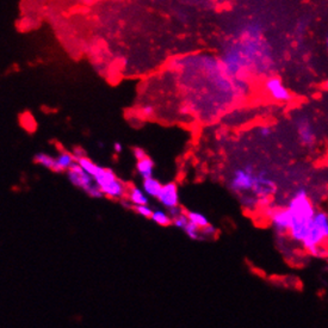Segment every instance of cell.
Masks as SVG:
<instances>
[{
	"mask_svg": "<svg viewBox=\"0 0 328 328\" xmlns=\"http://www.w3.org/2000/svg\"><path fill=\"white\" fill-rule=\"evenodd\" d=\"M286 206L290 210L292 218L288 236L295 244H301L308 233V229L316 212V208L305 187L296 188L289 198Z\"/></svg>",
	"mask_w": 328,
	"mask_h": 328,
	"instance_id": "cell-1",
	"label": "cell"
},
{
	"mask_svg": "<svg viewBox=\"0 0 328 328\" xmlns=\"http://www.w3.org/2000/svg\"><path fill=\"white\" fill-rule=\"evenodd\" d=\"M76 163L83 167L87 173L91 174L94 177L95 183L100 190L103 191L104 196L111 199H123L127 196L128 188L125 187L124 183L122 180L117 178L115 172L110 168L102 167V166L97 165L89 158L84 157L79 158Z\"/></svg>",
	"mask_w": 328,
	"mask_h": 328,
	"instance_id": "cell-2",
	"label": "cell"
},
{
	"mask_svg": "<svg viewBox=\"0 0 328 328\" xmlns=\"http://www.w3.org/2000/svg\"><path fill=\"white\" fill-rule=\"evenodd\" d=\"M328 242V212L325 210H316L311 221L308 233L301 242L303 250L309 252L316 246L326 245Z\"/></svg>",
	"mask_w": 328,
	"mask_h": 328,
	"instance_id": "cell-3",
	"label": "cell"
},
{
	"mask_svg": "<svg viewBox=\"0 0 328 328\" xmlns=\"http://www.w3.org/2000/svg\"><path fill=\"white\" fill-rule=\"evenodd\" d=\"M257 171L252 164H246L244 166L236 167L232 172L229 178L228 187L235 195H246L251 193L256 182Z\"/></svg>",
	"mask_w": 328,
	"mask_h": 328,
	"instance_id": "cell-4",
	"label": "cell"
},
{
	"mask_svg": "<svg viewBox=\"0 0 328 328\" xmlns=\"http://www.w3.org/2000/svg\"><path fill=\"white\" fill-rule=\"evenodd\" d=\"M66 173H67V178L70 182V184L74 185L75 187L81 188L90 197H92V198H102L104 197L103 191L98 187L94 177L87 173L78 163H75Z\"/></svg>",
	"mask_w": 328,
	"mask_h": 328,
	"instance_id": "cell-5",
	"label": "cell"
},
{
	"mask_svg": "<svg viewBox=\"0 0 328 328\" xmlns=\"http://www.w3.org/2000/svg\"><path fill=\"white\" fill-rule=\"evenodd\" d=\"M267 217L270 225L278 236H288L289 229L291 227V212L288 206L276 207L267 209Z\"/></svg>",
	"mask_w": 328,
	"mask_h": 328,
	"instance_id": "cell-6",
	"label": "cell"
},
{
	"mask_svg": "<svg viewBox=\"0 0 328 328\" xmlns=\"http://www.w3.org/2000/svg\"><path fill=\"white\" fill-rule=\"evenodd\" d=\"M276 183L270 177L267 171H258L256 174V182H254V187L252 190V195H254L261 202H267L270 197L273 196L276 192Z\"/></svg>",
	"mask_w": 328,
	"mask_h": 328,
	"instance_id": "cell-7",
	"label": "cell"
},
{
	"mask_svg": "<svg viewBox=\"0 0 328 328\" xmlns=\"http://www.w3.org/2000/svg\"><path fill=\"white\" fill-rule=\"evenodd\" d=\"M264 89L266 94L272 98L273 100L280 103H288L291 100V94L285 86L283 81L277 76L269 78L264 84Z\"/></svg>",
	"mask_w": 328,
	"mask_h": 328,
	"instance_id": "cell-8",
	"label": "cell"
},
{
	"mask_svg": "<svg viewBox=\"0 0 328 328\" xmlns=\"http://www.w3.org/2000/svg\"><path fill=\"white\" fill-rule=\"evenodd\" d=\"M297 127V136L299 140L303 146L305 147H313L316 143L318 136H316L315 128H314L313 123L308 117L303 116L297 119L296 123Z\"/></svg>",
	"mask_w": 328,
	"mask_h": 328,
	"instance_id": "cell-9",
	"label": "cell"
},
{
	"mask_svg": "<svg viewBox=\"0 0 328 328\" xmlns=\"http://www.w3.org/2000/svg\"><path fill=\"white\" fill-rule=\"evenodd\" d=\"M172 225L177 228L180 229V231L184 232L187 234V236L191 240H203V236H202V231L199 227H197L195 223L191 222L188 220L187 212H183L177 217L172 218Z\"/></svg>",
	"mask_w": 328,
	"mask_h": 328,
	"instance_id": "cell-10",
	"label": "cell"
},
{
	"mask_svg": "<svg viewBox=\"0 0 328 328\" xmlns=\"http://www.w3.org/2000/svg\"><path fill=\"white\" fill-rule=\"evenodd\" d=\"M157 199L166 209H171V208L179 206L178 185L176 183H167V184L163 185Z\"/></svg>",
	"mask_w": 328,
	"mask_h": 328,
	"instance_id": "cell-11",
	"label": "cell"
},
{
	"mask_svg": "<svg viewBox=\"0 0 328 328\" xmlns=\"http://www.w3.org/2000/svg\"><path fill=\"white\" fill-rule=\"evenodd\" d=\"M127 199L131 203V208L133 206H140V204H148L149 199L148 195L144 192L143 188H140L138 187H131L128 188L127 191Z\"/></svg>",
	"mask_w": 328,
	"mask_h": 328,
	"instance_id": "cell-12",
	"label": "cell"
},
{
	"mask_svg": "<svg viewBox=\"0 0 328 328\" xmlns=\"http://www.w3.org/2000/svg\"><path fill=\"white\" fill-rule=\"evenodd\" d=\"M136 172L142 179H148L154 173V161L149 157H144L143 159L136 161Z\"/></svg>",
	"mask_w": 328,
	"mask_h": 328,
	"instance_id": "cell-13",
	"label": "cell"
},
{
	"mask_svg": "<svg viewBox=\"0 0 328 328\" xmlns=\"http://www.w3.org/2000/svg\"><path fill=\"white\" fill-rule=\"evenodd\" d=\"M56 158V173L67 172L76 163L73 153L61 152Z\"/></svg>",
	"mask_w": 328,
	"mask_h": 328,
	"instance_id": "cell-14",
	"label": "cell"
},
{
	"mask_svg": "<svg viewBox=\"0 0 328 328\" xmlns=\"http://www.w3.org/2000/svg\"><path fill=\"white\" fill-rule=\"evenodd\" d=\"M161 187H163V184L157 178H154V177H150L148 179H143V182H142V188L152 198H158Z\"/></svg>",
	"mask_w": 328,
	"mask_h": 328,
	"instance_id": "cell-15",
	"label": "cell"
},
{
	"mask_svg": "<svg viewBox=\"0 0 328 328\" xmlns=\"http://www.w3.org/2000/svg\"><path fill=\"white\" fill-rule=\"evenodd\" d=\"M34 161L42 167L49 169V171L56 172V158L51 157V155L47 154V153H37L35 155Z\"/></svg>",
	"mask_w": 328,
	"mask_h": 328,
	"instance_id": "cell-16",
	"label": "cell"
},
{
	"mask_svg": "<svg viewBox=\"0 0 328 328\" xmlns=\"http://www.w3.org/2000/svg\"><path fill=\"white\" fill-rule=\"evenodd\" d=\"M150 220L154 223H157L158 226L161 227H168L172 225V217L171 215L167 214L166 211L161 209H155L153 210L152 216H150Z\"/></svg>",
	"mask_w": 328,
	"mask_h": 328,
	"instance_id": "cell-17",
	"label": "cell"
},
{
	"mask_svg": "<svg viewBox=\"0 0 328 328\" xmlns=\"http://www.w3.org/2000/svg\"><path fill=\"white\" fill-rule=\"evenodd\" d=\"M187 215L188 220H190L192 223H195V225L197 227H199L201 229L209 225V221H208L207 216L201 214V212H198V211H187Z\"/></svg>",
	"mask_w": 328,
	"mask_h": 328,
	"instance_id": "cell-18",
	"label": "cell"
},
{
	"mask_svg": "<svg viewBox=\"0 0 328 328\" xmlns=\"http://www.w3.org/2000/svg\"><path fill=\"white\" fill-rule=\"evenodd\" d=\"M21 124L29 133H32L34 130H36V121H35V118L30 114H24L21 117Z\"/></svg>",
	"mask_w": 328,
	"mask_h": 328,
	"instance_id": "cell-19",
	"label": "cell"
},
{
	"mask_svg": "<svg viewBox=\"0 0 328 328\" xmlns=\"http://www.w3.org/2000/svg\"><path fill=\"white\" fill-rule=\"evenodd\" d=\"M308 253H309L311 257H314V258L325 259L328 257V248L326 247V245H320L316 246V247L313 248V250H310Z\"/></svg>",
	"mask_w": 328,
	"mask_h": 328,
	"instance_id": "cell-20",
	"label": "cell"
},
{
	"mask_svg": "<svg viewBox=\"0 0 328 328\" xmlns=\"http://www.w3.org/2000/svg\"><path fill=\"white\" fill-rule=\"evenodd\" d=\"M133 209L138 212L139 215L142 216V217L146 218H150L152 216V208H150L148 204H140V206H133Z\"/></svg>",
	"mask_w": 328,
	"mask_h": 328,
	"instance_id": "cell-21",
	"label": "cell"
},
{
	"mask_svg": "<svg viewBox=\"0 0 328 328\" xmlns=\"http://www.w3.org/2000/svg\"><path fill=\"white\" fill-rule=\"evenodd\" d=\"M201 231H202V236H203V240L212 239V237H215L216 235H217V229H216L212 225H210V223L207 227H204V228H202Z\"/></svg>",
	"mask_w": 328,
	"mask_h": 328,
	"instance_id": "cell-22",
	"label": "cell"
},
{
	"mask_svg": "<svg viewBox=\"0 0 328 328\" xmlns=\"http://www.w3.org/2000/svg\"><path fill=\"white\" fill-rule=\"evenodd\" d=\"M154 108L152 105H143L140 109V115L143 117H150L154 114Z\"/></svg>",
	"mask_w": 328,
	"mask_h": 328,
	"instance_id": "cell-23",
	"label": "cell"
},
{
	"mask_svg": "<svg viewBox=\"0 0 328 328\" xmlns=\"http://www.w3.org/2000/svg\"><path fill=\"white\" fill-rule=\"evenodd\" d=\"M258 134L261 139H267L272 134V130H271V128L267 127V125H264V127L259 128Z\"/></svg>",
	"mask_w": 328,
	"mask_h": 328,
	"instance_id": "cell-24",
	"label": "cell"
},
{
	"mask_svg": "<svg viewBox=\"0 0 328 328\" xmlns=\"http://www.w3.org/2000/svg\"><path fill=\"white\" fill-rule=\"evenodd\" d=\"M133 154H134V158H135L136 161L143 159L144 157H147L146 152H144V150L142 148H139V147H135V148L133 149Z\"/></svg>",
	"mask_w": 328,
	"mask_h": 328,
	"instance_id": "cell-25",
	"label": "cell"
},
{
	"mask_svg": "<svg viewBox=\"0 0 328 328\" xmlns=\"http://www.w3.org/2000/svg\"><path fill=\"white\" fill-rule=\"evenodd\" d=\"M183 210H182V208H180L179 206H177V207H174V208H171V209H168V214L171 215V217L172 218H174V217H177V216H179L180 214H183Z\"/></svg>",
	"mask_w": 328,
	"mask_h": 328,
	"instance_id": "cell-26",
	"label": "cell"
},
{
	"mask_svg": "<svg viewBox=\"0 0 328 328\" xmlns=\"http://www.w3.org/2000/svg\"><path fill=\"white\" fill-rule=\"evenodd\" d=\"M73 155H74L75 160H78L79 158L84 157V155H85V153H84V150H83V149H80V148H76L75 150H73Z\"/></svg>",
	"mask_w": 328,
	"mask_h": 328,
	"instance_id": "cell-27",
	"label": "cell"
},
{
	"mask_svg": "<svg viewBox=\"0 0 328 328\" xmlns=\"http://www.w3.org/2000/svg\"><path fill=\"white\" fill-rule=\"evenodd\" d=\"M114 150H115V153H117V154L122 153L123 146H122L121 142H115V143H114Z\"/></svg>",
	"mask_w": 328,
	"mask_h": 328,
	"instance_id": "cell-28",
	"label": "cell"
},
{
	"mask_svg": "<svg viewBox=\"0 0 328 328\" xmlns=\"http://www.w3.org/2000/svg\"><path fill=\"white\" fill-rule=\"evenodd\" d=\"M325 89H326L327 91H328V79H327V81H326V83H325Z\"/></svg>",
	"mask_w": 328,
	"mask_h": 328,
	"instance_id": "cell-29",
	"label": "cell"
},
{
	"mask_svg": "<svg viewBox=\"0 0 328 328\" xmlns=\"http://www.w3.org/2000/svg\"><path fill=\"white\" fill-rule=\"evenodd\" d=\"M327 48H328V37H327Z\"/></svg>",
	"mask_w": 328,
	"mask_h": 328,
	"instance_id": "cell-30",
	"label": "cell"
}]
</instances>
